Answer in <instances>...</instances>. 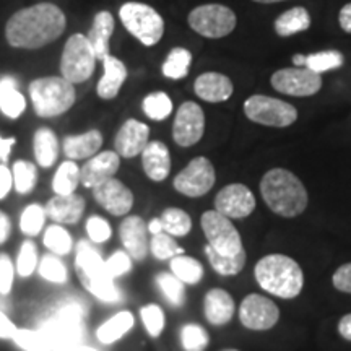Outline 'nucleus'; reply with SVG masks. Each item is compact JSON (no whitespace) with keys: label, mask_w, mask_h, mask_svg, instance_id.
Returning a JSON list of instances; mask_svg holds the SVG:
<instances>
[{"label":"nucleus","mask_w":351,"mask_h":351,"mask_svg":"<svg viewBox=\"0 0 351 351\" xmlns=\"http://www.w3.org/2000/svg\"><path fill=\"white\" fill-rule=\"evenodd\" d=\"M65 13L54 3L43 2L21 8L8 19L5 39L16 49H41L54 43L65 32Z\"/></svg>","instance_id":"f257e3e1"},{"label":"nucleus","mask_w":351,"mask_h":351,"mask_svg":"<svg viewBox=\"0 0 351 351\" xmlns=\"http://www.w3.org/2000/svg\"><path fill=\"white\" fill-rule=\"evenodd\" d=\"M261 194L267 207L283 218L300 217L309 204L304 184L295 173L285 168H274L263 174Z\"/></svg>","instance_id":"f03ea898"},{"label":"nucleus","mask_w":351,"mask_h":351,"mask_svg":"<svg viewBox=\"0 0 351 351\" xmlns=\"http://www.w3.org/2000/svg\"><path fill=\"white\" fill-rule=\"evenodd\" d=\"M254 276L263 291L282 300H295L304 287V274L295 258L269 254L254 267Z\"/></svg>","instance_id":"7ed1b4c3"},{"label":"nucleus","mask_w":351,"mask_h":351,"mask_svg":"<svg viewBox=\"0 0 351 351\" xmlns=\"http://www.w3.org/2000/svg\"><path fill=\"white\" fill-rule=\"evenodd\" d=\"M86 307L80 301H65L43 322L41 330L51 340L52 351H78L85 339Z\"/></svg>","instance_id":"20e7f679"},{"label":"nucleus","mask_w":351,"mask_h":351,"mask_svg":"<svg viewBox=\"0 0 351 351\" xmlns=\"http://www.w3.org/2000/svg\"><path fill=\"white\" fill-rule=\"evenodd\" d=\"M29 98L39 117H57L75 104L73 83L64 77H43L29 83Z\"/></svg>","instance_id":"39448f33"},{"label":"nucleus","mask_w":351,"mask_h":351,"mask_svg":"<svg viewBox=\"0 0 351 351\" xmlns=\"http://www.w3.org/2000/svg\"><path fill=\"white\" fill-rule=\"evenodd\" d=\"M119 19L127 32L147 47L156 46L165 34L163 16L147 3H124L119 10Z\"/></svg>","instance_id":"423d86ee"},{"label":"nucleus","mask_w":351,"mask_h":351,"mask_svg":"<svg viewBox=\"0 0 351 351\" xmlns=\"http://www.w3.org/2000/svg\"><path fill=\"white\" fill-rule=\"evenodd\" d=\"M187 23L192 32L208 39L226 38L236 29L238 16L232 8L223 3H204L191 10Z\"/></svg>","instance_id":"0eeeda50"},{"label":"nucleus","mask_w":351,"mask_h":351,"mask_svg":"<svg viewBox=\"0 0 351 351\" xmlns=\"http://www.w3.org/2000/svg\"><path fill=\"white\" fill-rule=\"evenodd\" d=\"M244 116L254 124L285 129L298 121V109L287 101L267 95H252L244 101Z\"/></svg>","instance_id":"6e6552de"},{"label":"nucleus","mask_w":351,"mask_h":351,"mask_svg":"<svg viewBox=\"0 0 351 351\" xmlns=\"http://www.w3.org/2000/svg\"><path fill=\"white\" fill-rule=\"evenodd\" d=\"M200 226L210 247L223 257H236L245 252L238 228L232 225L230 218L218 213L217 210H208L202 215Z\"/></svg>","instance_id":"1a4fd4ad"},{"label":"nucleus","mask_w":351,"mask_h":351,"mask_svg":"<svg viewBox=\"0 0 351 351\" xmlns=\"http://www.w3.org/2000/svg\"><path fill=\"white\" fill-rule=\"evenodd\" d=\"M96 60L93 46L85 34H72L65 43L62 59H60V73L70 83H83L93 75Z\"/></svg>","instance_id":"9d476101"},{"label":"nucleus","mask_w":351,"mask_h":351,"mask_svg":"<svg viewBox=\"0 0 351 351\" xmlns=\"http://www.w3.org/2000/svg\"><path fill=\"white\" fill-rule=\"evenodd\" d=\"M217 182L215 166L208 158L197 156L174 178L173 186L179 194L199 199L212 191Z\"/></svg>","instance_id":"9b49d317"},{"label":"nucleus","mask_w":351,"mask_h":351,"mask_svg":"<svg viewBox=\"0 0 351 351\" xmlns=\"http://www.w3.org/2000/svg\"><path fill=\"white\" fill-rule=\"evenodd\" d=\"M270 85L282 95L295 98H309L317 95L322 88V75L306 67L280 69L271 73Z\"/></svg>","instance_id":"f8f14e48"},{"label":"nucleus","mask_w":351,"mask_h":351,"mask_svg":"<svg viewBox=\"0 0 351 351\" xmlns=\"http://www.w3.org/2000/svg\"><path fill=\"white\" fill-rule=\"evenodd\" d=\"M238 314L243 327L256 332L270 330L280 320L278 306L270 298L257 295V293L244 298Z\"/></svg>","instance_id":"ddd939ff"},{"label":"nucleus","mask_w":351,"mask_h":351,"mask_svg":"<svg viewBox=\"0 0 351 351\" xmlns=\"http://www.w3.org/2000/svg\"><path fill=\"white\" fill-rule=\"evenodd\" d=\"M205 134V112L194 101H186L178 109L173 124L174 142L182 148L194 147Z\"/></svg>","instance_id":"4468645a"},{"label":"nucleus","mask_w":351,"mask_h":351,"mask_svg":"<svg viewBox=\"0 0 351 351\" xmlns=\"http://www.w3.org/2000/svg\"><path fill=\"white\" fill-rule=\"evenodd\" d=\"M256 197L244 184H228L215 197V210L230 219H243L256 210Z\"/></svg>","instance_id":"2eb2a0df"},{"label":"nucleus","mask_w":351,"mask_h":351,"mask_svg":"<svg viewBox=\"0 0 351 351\" xmlns=\"http://www.w3.org/2000/svg\"><path fill=\"white\" fill-rule=\"evenodd\" d=\"M95 200L114 217H124L134 207V194L124 182L112 178L93 189Z\"/></svg>","instance_id":"dca6fc26"},{"label":"nucleus","mask_w":351,"mask_h":351,"mask_svg":"<svg viewBox=\"0 0 351 351\" xmlns=\"http://www.w3.org/2000/svg\"><path fill=\"white\" fill-rule=\"evenodd\" d=\"M148 226L142 217L132 215L127 217L119 226L121 243L132 261L143 262L150 252V239H148Z\"/></svg>","instance_id":"f3484780"},{"label":"nucleus","mask_w":351,"mask_h":351,"mask_svg":"<svg viewBox=\"0 0 351 351\" xmlns=\"http://www.w3.org/2000/svg\"><path fill=\"white\" fill-rule=\"evenodd\" d=\"M148 142H150V127L137 119H129L121 125L114 138L116 153L122 158H135L142 155Z\"/></svg>","instance_id":"a211bd4d"},{"label":"nucleus","mask_w":351,"mask_h":351,"mask_svg":"<svg viewBox=\"0 0 351 351\" xmlns=\"http://www.w3.org/2000/svg\"><path fill=\"white\" fill-rule=\"evenodd\" d=\"M121 166V156L116 152L96 153L80 168V181L86 189H95L116 176Z\"/></svg>","instance_id":"6ab92c4d"},{"label":"nucleus","mask_w":351,"mask_h":351,"mask_svg":"<svg viewBox=\"0 0 351 351\" xmlns=\"http://www.w3.org/2000/svg\"><path fill=\"white\" fill-rule=\"evenodd\" d=\"M194 91L200 99L217 104L231 98L234 85H232L231 78L225 73L207 72L195 78Z\"/></svg>","instance_id":"aec40b11"},{"label":"nucleus","mask_w":351,"mask_h":351,"mask_svg":"<svg viewBox=\"0 0 351 351\" xmlns=\"http://www.w3.org/2000/svg\"><path fill=\"white\" fill-rule=\"evenodd\" d=\"M46 215L57 225H75L85 212V199L82 195H54L47 202Z\"/></svg>","instance_id":"412c9836"},{"label":"nucleus","mask_w":351,"mask_h":351,"mask_svg":"<svg viewBox=\"0 0 351 351\" xmlns=\"http://www.w3.org/2000/svg\"><path fill=\"white\" fill-rule=\"evenodd\" d=\"M142 166L145 174L153 182H163L171 173V153L160 140L148 142L142 152Z\"/></svg>","instance_id":"4be33fe9"},{"label":"nucleus","mask_w":351,"mask_h":351,"mask_svg":"<svg viewBox=\"0 0 351 351\" xmlns=\"http://www.w3.org/2000/svg\"><path fill=\"white\" fill-rule=\"evenodd\" d=\"M234 300H232V296L228 291H225V289L213 288L205 295L204 313L205 319H207L208 324H212V326L221 327L230 324L232 315H234Z\"/></svg>","instance_id":"5701e85b"},{"label":"nucleus","mask_w":351,"mask_h":351,"mask_svg":"<svg viewBox=\"0 0 351 351\" xmlns=\"http://www.w3.org/2000/svg\"><path fill=\"white\" fill-rule=\"evenodd\" d=\"M104 65V75L98 82V96L103 99H114L119 95L122 85L127 80V67L121 59L108 56L101 60Z\"/></svg>","instance_id":"b1692460"},{"label":"nucleus","mask_w":351,"mask_h":351,"mask_svg":"<svg viewBox=\"0 0 351 351\" xmlns=\"http://www.w3.org/2000/svg\"><path fill=\"white\" fill-rule=\"evenodd\" d=\"M103 145V134L99 130H88L82 135H67L64 138V153L69 160H85L95 156Z\"/></svg>","instance_id":"393cba45"},{"label":"nucleus","mask_w":351,"mask_h":351,"mask_svg":"<svg viewBox=\"0 0 351 351\" xmlns=\"http://www.w3.org/2000/svg\"><path fill=\"white\" fill-rule=\"evenodd\" d=\"M114 16L111 12H98L93 19V26H91L90 33H88V41L93 46L95 54L98 60H103L104 57L111 56L109 49V41L114 33Z\"/></svg>","instance_id":"a878e982"},{"label":"nucleus","mask_w":351,"mask_h":351,"mask_svg":"<svg viewBox=\"0 0 351 351\" xmlns=\"http://www.w3.org/2000/svg\"><path fill=\"white\" fill-rule=\"evenodd\" d=\"M313 25L311 13L304 7H293L278 15L274 21V29L276 36L291 38L298 33L307 32Z\"/></svg>","instance_id":"bb28decb"},{"label":"nucleus","mask_w":351,"mask_h":351,"mask_svg":"<svg viewBox=\"0 0 351 351\" xmlns=\"http://www.w3.org/2000/svg\"><path fill=\"white\" fill-rule=\"evenodd\" d=\"M75 269L78 276H80L83 287H85L90 280H93L95 276L106 271L103 257H101L99 252L91 247L90 243H86V241H80L77 245Z\"/></svg>","instance_id":"cd10ccee"},{"label":"nucleus","mask_w":351,"mask_h":351,"mask_svg":"<svg viewBox=\"0 0 351 351\" xmlns=\"http://www.w3.org/2000/svg\"><path fill=\"white\" fill-rule=\"evenodd\" d=\"M26 109L25 96L19 91V83L15 78H0V111L8 119H19Z\"/></svg>","instance_id":"c85d7f7f"},{"label":"nucleus","mask_w":351,"mask_h":351,"mask_svg":"<svg viewBox=\"0 0 351 351\" xmlns=\"http://www.w3.org/2000/svg\"><path fill=\"white\" fill-rule=\"evenodd\" d=\"M34 158L41 168H51L59 156V140L57 135L47 127H41L34 132L33 138Z\"/></svg>","instance_id":"c756f323"},{"label":"nucleus","mask_w":351,"mask_h":351,"mask_svg":"<svg viewBox=\"0 0 351 351\" xmlns=\"http://www.w3.org/2000/svg\"><path fill=\"white\" fill-rule=\"evenodd\" d=\"M134 324L135 320L130 311H121L104 324H101L96 330V339L104 345H112L119 341L127 332H130Z\"/></svg>","instance_id":"7c9ffc66"},{"label":"nucleus","mask_w":351,"mask_h":351,"mask_svg":"<svg viewBox=\"0 0 351 351\" xmlns=\"http://www.w3.org/2000/svg\"><path fill=\"white\" fill-rule=\"evenodd\" d=\"M80 168L72 160L64 161L56 171L54 181H52V191L56 195H70L75 194L77 187L80 186Z\"/></svg>","instance_id":"2f4dec72"},{"label":"nucleus","mask_w":351,"mask_h":351,"mask_svg":"<svg viewBox=\"0 0 351 351\" xmlns=\"http://www.w3.org/2000/svg\"><path fill=\"white\" fill-rule=\"evenodd\" d=\"M171 274L178 276L184 285H197L204 278V265L194 257L176 256L171 258Z\"/></svg>","instance_id":"473e14b6"},{"label":"nucleus","mask_w":351,"mask_h":351,"mask_svg":"<svg viewBox=\"0 0 351 351\" xmlns=\"http://www.w3.org/2000/svg\"><path fill=\"white\" fill-rule=\"evenodd\" d=\"M192 59H194L192 52L186 49V47H174L168 54V57H166L163 67H161L163 75L166 78H171V80L186 78L189 70H191Z\"/></svg>","instance_id":"72a5a7b5"},{"label":"nucleus","mask_w":351,"mask_h":351,"mask_svg":"<svg viewBox=\"0 0 351 351\" xmlns=\"http://www.w3.org/2000/svg\"><path fill=\"white\" fill-rule=\"evenodd\" d=\"M161 225H163V231L168 232L173 238H186V236L192 230V219L189 213L184 212L181 208L169 207L161 213Z\"/></svg>","instance_id":"f704fd0d"},{"label":"nucleus","mask_w":351,"mask_h":351,"mask_svg":"<svg viewBox=\"0 0 351 351\" xmlns=\"http://www.w3.org/2000/svg\"><path fill=\"white\" fill-rule=\"evenodd\" d=\"M205 256H207L208 263L212 265V269L221 276L238 275L239 271L244 269L245 258H247L245 252L239 254V256L236 257H223L219 256L218 252H215L208 244L205 245Z\"/></svg>","instance_id":"c9c22d12"},{"label":"nucleus","mask_w":351,"mask_h":351,"mask_svg":"<svg viewBox=\"0 0 351 351\" xmlns=\"http://www.w3.org/2000/svg\"><path fill=\"white\" fill-rule=\"evenodd\" d=\"M345 57L340 51L337 49H328V51H319L314 54L306 56V69L313 70V72L322 73L330 72V70L343 67Z\"/></svg>","instance_id":"e433bc0d"},{"label":"nucleus","mask_w":351,"mask_h":351,"mask_svg":"<svg viewBox=\"0 0 351 351\" xmlns=\"http://www.w3.org/2000/svg\"><path fill=\"white\" fill-rule=\"evenodd\" d=\"M13 187L21 195L29 194L38 182V169L32 161L19 160L13 165Z\"/></svg>","instance_id":"4c0bfd02"},{"label":"nucleus","mask_w":351,"mask_h":351,"mask_svg":"<svg viewBox=\"0 0 351 351\" xmlns=\"http://www.w3.org/2000/svg\"><path fill=\"white\" fill-rule=\"evenodd\" d=\"M156 285L171 306H184V302H186V287H184V283L178 278V276L161 271V274L156 276Z\"/></svg>","instance_id":"58836bf2"},{"label":"nucleus","mask_w":351,"mask_h":351,"mask_svg":"<svg viewBox=\"0 0 351 351\" xmlns=\"http://www.w3.org/2000/svg\"><path fill=\"white\" fill-rule=\"evenodd\" d=\"M142 109L152 121H165L173 112V101L165 91H156V93L145 96Z\"/></svg>","instance_id":"ea45409f"},{"label":"nucleus","mask_w":351,"mask_h":351,"mask_svg":"<svg viewBox=\"0 0 351 351\" xmlns=\"http://www.w3.org/2000/svg\"><path fill=\"white\" fill-rule=\"evenodd\" d=\"M12 340L25 351H52L51 340L41 328L29 330V328H16Z\"/></svg>","instance_id":"a19ab883"},{"label":"nucleus","mask_w":351,"mask_h":351,"mask_svg":"<svg viewBox=\"0 0 351 351\" xmlns=\"http://www.w3.org/2000/svg\"><path fill=\"white\" fill-rule=\"evenodd\" d=\"M44 245L56 256H67L72 251L73 241L67 230L60 225H51L44 232Z\"/></svg>","instance_id":"79ce46f5"},{"label":"nucleus","mask_w":351,"mask_h":351,"mask_svg":"<svg viewBox=\"0 0 351 351\" xmlns=\"http://www.w3.org/2000/svg\"><path fill=\"white\" fill-rule=\"evenodd\" d=\"M85 288L103 302H116L121 300V291L114 287V278L108 275V271H103L93 280H90Z\"/></svg>","instance_id":"37998d69"},{"label":"nucleus","mask_w":351,"mask_h":351,"mask_svg":"<svg viewBox=\"0 0 351 351\" xmlns=\"http://www.w3.org/2000/svg\"><path fill=\"white\" fill-rule=\"evenodd\" d=\"M150 252L158 258V261H171V258L176 256H182L184 249L176 243L173 236L161 231L158 232V234H152Z\"/></svg>","instance_id":"c03bdc74"},{"label":"nucleus","mask_w":351,"mask_h":351,"mask_svg":"<svg viewBox=\"0 0 351 351\" xmlns=\"http://www.w3.org/2000/svg\"><path fill=\"white\" fill-rule=\"evenodd\" d=\"M184 351H205L210 345V335L199 324H186L181 330Z\"/></svg>","instance_id":"a18cd8bd"},{"label":"nucleus","mask_w":351,"mask_h":351,"mask_svg":"<svg viewBox=\"0 0 351 351\" xmlns=\"http://www.w3.org/2000/svg\"><path fill=\"white\" fill-rule=\"evenodd\" d=\"M46 210L43 205L32 204L25 208L20 218V228L26 236H38L46 223Z\"/></svg>","instance_id":"49530a36"},{"label":"nucleus","mask_w":351,"mask_h":351,"mask_svg":"<svg viewBox=\"0 0 351 351\" xmlns=\"http://www.w3.org/2000/svg\"><path fill=\"white\" fill-rule=\"evenodd\" d=\"M38 270H39V275L51 283L62 285L67 282L69 278L67 267L64 265V262L60 261L59 257L49 256V254L41 258V262H39L38 265Z\"/></svg>","instance_id":"de8ad7c7"},{"label":"nucleus","mask_w":351,"mask_h":351,"mask_svg":"<svg viewBox=\"0 0 351 351\" xmlns=\"http://www.w3.org/2000/svg\"><path fill=\"white\" fill-rule=\"evenodd\" d=\"M140 317H142V322L145 328H147L148 335L153 337V339H158L165 330V311L161 309V306L158 304H147L140 309Z\"/></svg>","instance_id":"09e8293b"},{"label":"nucleus","mask_w":351,"mask_h":351,"mask_svg":"<svg viewBox=\"0 0 351 351\" xmlns=\"http://www.w3.org/2000/svg\"><path fill=\"white\" fill-rule=\"evenodd\" d=\"M38 267V251L33 241H25L21 244L19 257H16V271L23 278H28L34 274Z\"/></svg>","instance_id":"8fccbe9b"},{"label":"nucleus","mask_w":351,"mask_h":351,"mask_svg":"<svg viewBox=\"0 0 351 351\" xmlns=\"http://www.w3.org/2000/svg\"><path fill=\"white\" fill-rule=\"evenodd\" d=\"M86 232L90 236V241L95 244H103L111 239L112 230L111 225L104 218L93 215L86 219Z\"/></svg>","instance_id":"3c124183"},{"label":"nucleus","mask_w":351,"mask_h":351,"mask_svg":"<svg viewBox=\"0 0 351 351\" xmlns=\"http://www.w3.org/2000/svg\"><path fill=\"white\" fill-rule=\"evenodd\" d=\"M104 269L112 278L125 275L127 271L132 270V257L125 251L114 252L108 261H104Z\"/></svg>","instance_id":"603ef678"},{"label":"nucleus","mask_w":351,"mask_h":351,"mask_svg":"<svg viewBox=\"0 0 351 351\" xmlns=\"http://www.w3.org/2000/svg\"><path fill=\"white\" fill-rule=\"evenodd\" d=\"M15 269L7 254H0V295L7 296L12 291Z\"/></svg>","instance_id":"864d4df0"},{"label":"nucleus","mask_w":351,"mask_h":351,"mask_svg":"<svg viewBox=\"0 0 351 351\" xmlns=\"http://www.w3.org/2000/svg\"><path fill=\"white\" fill-rule=\"evenodd\" d=\"M332 283L337 291L351 295V262L343 263L335 270V274L332 276Z\"/></svg>","instance_id":"5fc2aeb1"},{"label":"nucleus","mask_w":351,"mask_h":351,"mask_svg":"<svg viewBox=\"0 0 351 351\" xmlns=\"http://www.w3.org/2000/svg\"><path fill=\"white\" fill-rule=\"evenodd\" d=\"M13 174L5 165H0V200H3L12 191Z\"/></svg>","instance_id":"6e6d98bb"},{"label":"nucleus","mask_w":351,"mask_h":351,"mask_svg":"<svg viewBox=\"0 0 351 351\" xmlns=\"http://www.w3.org/2000/svg\"><path fill=\"white\" fill-rule=\"evenodd\" d=\"M15 332H16L15 324H13L12 320L7 317V315L0 311V339H3V340L12 339L13 333Z\"/></svg>","instance_id":"4d7b16f0"},{"label":"nucleus","mask_w":351,"mask_h":351,"mask_svg":"<svg viewBox=\"0 0 351 351\" xmlns=\"http://www.w3.org/2000/svg\"><path fill=\"white\" fill-rule=\"evenodd\" d=\"M339 25L345 33L351 34V2L345 3L339 12Z\"/></svg>","instance_id":"13d9d810"},{"label":"nucleus","mask_w":351,"mask_h":351,"mask_svg":"<svg viewBox=\"0 0 351 351\" xmlns=\"http://www.w3.org/2000/svg\"><path fill=\"white\" fill-rule=\"evenodd\" d=\"M15 142H16L15 137H10V138L0 137V160H2V165H5L8 161V155H10Z\"/></svg>","instance_id":"bf43d9fd"},{"label":"nucleus","mask_w":351,"mask_h":351,"mask_svg":"<svg viewBox=\"0 0 351 351\" xmlns=\"http://www.w3.org/2000/svg\"><path fill=\"white\" fill-rule=\"evenodd\" d=\"M339 333L341 339L351 341V314H346L339 320Z\"/></svg>","instance_id":"052dcab7"},{"label":"nucleus","mask_w":351,"mask_h":351,"mask_svg":"<svg viewBox=\"0 0 351 351\" xmlns=\"http://www.w3.org/2000/svg\"><path fill=\"white\" fill-rule=\"evenodd\" d=\"M10 230H12L10 219H8L7 215L0 210V244H3L8 239V236H10Z\"/></svg>","instance_id":"680f3d73"},{"label":"nucleus","mask_w":351,"mask_h":351,"mask_svg":"<svg viewBox=\"0 0 351 351\" xmlns=\"http://www.w3.org/2000/svg\"><path fill=\"white\" fill-rule=\"evenodd\" d=\"M147 226H148V232H150V234H158V232L163 231V225H161L160 218H153Z\"/></svg>","instance_id":"e2e57ef3"},{"label":"nucleus","mask_w":351,"mask_h":351,"mask_svg":"<svg viewBox=\"0 0 351 351\" xmlns=\"http://www.w3.org/2000/svg\"><path fill=\"white\" fill-rule=\"evenodd\" d=\"M293 64H295L296 67H306V56L295 54L293 56Z\"/></svg>","instance_id":"0e129e2a"},{"label":"nucleus","mask_w":351,"mask_h":351,"mask_svg":"<svg viewBox=\"0 0 351 351\" xmlns=\"http://www.w3.org/2000/svg\"><path fill=\"white\" fill-rule=\"evenodd\" d=\"M252 2L265 3V5H269V3H278V2H285V0H252Z\"/></svg>","instance_id":"69168bd1"},{"label":"nucleus","mask_w":351,"mask_h":351,"mask_svg":"<svg viewBox=\"0 0 351 351\" xmlns=\"http://www.w3.org/2000/svg\"><path fill=\"white\" fill-rule=\"evenodd\" d=\"M78 351H98V350H95V348H91V346H82L80 350Z\"/></svg>","instance_id":"338daca9"},{"label":"nucleus","mask_w":351,"mask_h":351,"mask_svg":"<svg viewBox=\"0 0 351 351\" xmlns=\"http://www.w3.org/2000/svg\"><path fill=\"white\" fill-rule=\"evenodd\" d=\"M223 351H239V350H234V348H228V350H223Z\"/></svg>","instance_id":"774afa93"}]
</instances>
